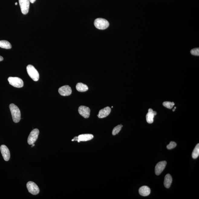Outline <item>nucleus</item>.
<instances>
[{
	"instance_id": "9b49d317",
	"label": "nucleus",
	"mask_w": 199,
	"mask_h": 199,
	"mask_svg": "<svg viewBox=\"0 0 199 199\" xmlns=\"http://www.w3.org/2000/svg\"><path fill=\"white\" fill-rule=\"evenodd\" d=\"M167 164L165 161H160L156 165L155 167V174L157 175H159L164 170Z\"/></svg>"
},
{
	"instance_id": "f8f14e48",
	"label": "nucleus",
	"mask_w": 199,
	"mask_h": 199,
	"mask_svg": "<svg viewBox=\"0 0 199 199\" xmlns=\"http://www.w3.org/2000/svg\"><path fill=\"white\" fill-rule=\"evenodd\" d=\"M111 111V109L109 107L104 108V109H101L99 111V113L97 115V116L100 119L106 117L108 116Z\"/></svg>"
},
{
	"instance_id": "9d476101",
	"label": "nucleus",
	"mask_w": 199,
	"mask_h": 199,
	"mask_svg": "<svg viewBox=\"0 0 199 199\" xmlns=\"http://www.w3.org/2000/svg\"><path fill=\"white\" fill-rule=\"evenodd\" d=\"M0 149L5 161H9L10 158V152L7 147L5 145H2L0 148Z\"/></svg>"
},
{
	"instance_id": "423d86ee",
	"label": "nucleus",
	"mask_w": 199,
	"mask_h": 199,
	"mask_svg": "<svg viewBox=\"0 0 199 199\" xmlns=\"http://www.w3.org/2000/svg\"><path fill=\"white\" fill-rule=\"evenodd\" d=\"M39 134V131L38 129H33L30 132L28 138V144L32 145L34 144L38 139Z\"/></svg>"
},
{
	"instance_id": "a878e982",
	"label": "nucleus",
	"mask_w": 199,
	"mask_h": 199,
	"mask_svg": "<svg viewBox=\"0 0 199 199\" xmlns=\"http://www.w3.org/2000/svg\"><path fill=\"white\" fill-rule=\"evenodd\" d=\"M3 60V57L1 56H0V62L2 61Z\"/></svg>"
},
{
	"instance_id": "2eb2a0df",
	"label": "nucleus",
	"mask_w": 199,
	"mask_h": 199,
	"mask_svg": "<svg viewBox=\"0 0 199 199\" xmlns=\"http://www.w3.org/2000/svg\"><path fill=\"white\" fill-rule=\"evenodd\" d=\"M172 182V178L169 174H167L165 178L164 184L165 188H170Z\"/></svg>"
},
{
	"instance_id": "b1692460",
	"label": "nucleus",
	"mask_w": 199,
	"mask_h": 199,
	"mask_svg": "<svg viewBox=\"0 0 199 199\" xmlns=\"http://www.w3.org/2000/svg\"><path fill=\"white\" fill-rule=\"evenodd\" d=\"M78 140V136H76V137H74L73 139L72 140V141H77Z\"/></svg>"
},
{
	"instance_id": "bb28decb",
	"label": "nucleus",
	"mask_w": 199,
	"mask_h": 199,
	"mask_svg": "<svg viewBox=\"0 0 199 199\" xmlns=\"http://www.w3.org/2000/svg\"><path fill=\"white\" fill-rule=\"evenodd\" d=\"M153 110L152 109H149V110H148V112H153Z\"/></svg>"
},
{
	"instance_id": "6ab92c4d",
	"label": "nucleus",
	"mask_w": 199,
	"mask_h": 199,
	"mask_svg": "<svg viewBox=\"0 0 199 199\" xmlns=\"http://www.w3.org/2000/svg\"><path fill=\"white\" fill-rule=\"evenodd\" d=\"M199 155V144H197L194 149L192 156L194 159H196L198 157Z\"/></svg>"
},
{
	"instance_id": "f257e3e1",
	"label": "nucleus",
	"mask_w": 199,
	"mask_h": 199,
	"mask_svg": "<svg viewBox=\"0 0 199 199\" xmlns=\"http://www.w3.org/2000/svg\"><path fill=\"white\" fill-rule=\"evenodd\" d=\"M9 108L13 121L15 123L19 122L21 119V113L19 108L14 104H10Z\"/></svg>"
},
{
	"instance_id": "5701e85b",
	"label": "nucleus",
	"mask_w": 199,
	"mask_h": 199,
	"mask_svg": "<svg viewBox=\"0 0 199 199\" xmlns=\"http://www.w3.org/2000/svg\"><path fill=\"white\" fill-rule=\"evenodd\" d=\"M177 146V144L176 143L174 142H170L169 144H168V146H167V148H168V149H173V148H175Z\"/></svg>"
},
{
	"instance_id": "4468645a",
	"label": "nucleus",
	"mask_w": 199,
	"mask_h": 199,
	"mask_svg": "<svg viewBox=\"0 0 199 199\" xmlns=\"http://www.w3.org/2000/svg\"><path fill=\"white\" fill-rule=\"evenodd\" d=\"M139 192L140 194L142 196H147L151 193V190L148 186H143L139 188Z\"/></svg>"
},
{
	"instance_id": "4be33fe9",
	"label": "nucleus",
	"mask_w": 199,
	"mask_h": 199,
	"mask_svg": "<svg viewBox=\"0 0 199 199\" xmlns=\"http://www.w3.org/2000/svg\"><path fill=\"white\" fill-rule=\"evenodd\" d=\"M191 54L195 56H199V48H195L193 49L191 51Z\"/></svg>"
},
{
	"instance_id": "f03ea898",
	"label": "nucleus",
	"mask_w": 199,
	"mask_h": 199,
	"mask_svg": "<svg viewBox=\"0 0 199 199\" xmlns=\"http://www.w3.org/2000/svg\"><path fill=\"white\" fill-rule=\"evenodd\" d=\"M26 69L30 77L34 81H38L39 79V74L34 67L32 65H29L27 67Z\"/></svg>"
},
{
	"instance_id": "f3484780",
	"label": "nucleus",
	"mask_w": 199,
	"mask_h": 199,
	"mask_svg": "<svg viewBox=\"0 0 199 199\" xmlns=\"http://www.w3.org/2000/svg\"><path fill=\"white\" fill-rule=\"evenodd\" d=\"M0 47L6 49H10L11 48V45L9 41L2 40L0 41Z\"/></svg>"
},
{
	"instance_id": "412c9836",
	"label": "nucleus",
	"mask_w": 199,
	"mask_h": 199,
	"mask_svg": "<svg viewBox=\"0 0 199 199\" xmlns=\"http://www.w3.org/2000/svg\"><path fill=\"white\" fill-rule=\"evenodd\" d=\"M163 106L168 109H171L175 105V103L170 102H165L163 103Z\"/></svg>"
},
{
	"instance_id": "7ed1b4c3",
	"label": "nucleus",
	"mask_w": 199,
	"mask_h": 199,
	"mask_svg": "<svg viewBox=\"0 0 199 199\" xmlns=\"http://www.w3.org/2000/svg\"><path fill=\"white\" fill-rule=\"evenodd\" d=\"M94 26L97 29L104 30L108 28L109 23L107 20L102 18H97L94 21Z\"/></svg>"
},
{
	"instance_id": "aec40b11",
	"label": "nucleus",
	"mask_w": 199,
	"mask_h": 199,
	"mask_svg": "<svg viewBox=\"0 0 199 199\" xmlns=\"http://www.w3.org/2000/svg\"><path fill=\"white\" fill-rule=\"evenodd\" d=\"M123 126L120 125H118L115 127L112 131V134L113 135H115L119 133L121 129V128Z\"/></svg>"
},
{
	"instance_id": "c756f323",
	"label": "nucleus",
	"mask_w": 199,
	"mask_h": 199,
	"mask_svg": "<svg viewBox=\"0 0 199 199\" xmlns=\"http://www.w3.org/2000/svg\"><path fill=\"white\" fill-rule=\"evenodd\" d=\"M18 5V3H17V2L15 3V5Z\"/></svg>"
},
{
	"instance_id": "dca6fc26",
	"label": "nucleus",
	"mask_w": 199,
	"mask_h": 199,
	"mask_svg": "<svg viewBox=\"0 0 199 199\" xmlns=\"http://www.w3.org/2000/svg\"><path fill=\"white\" fill-rule=\"evenodd\" d=\"M77 90L79 92H85L88 90L87 86L82 83H79L76 85Z\"/></svg>"
},
{
	"instance_id": "1a4fd4ad",
	"label": "nucleus",
	"mask_w": 199,
	"mask_h": 199,
	"mask_svg": "<svg viewBox=\"0 0 199 199\" xmlns=\"http://www.w3.org/2000/svg\"><path fill=\"white\" fill-rule=\"evenodd\" d=\"M58 92L60 95L68 96L71 94L72 90L70 86L65 85L60 87L58 89Z\"/></svg>"
},
{
	"instance_id": "20e7f679",
	"label": "nucleus",
	"mask_w": 199,
	"mask_h": 199,
	"mask_svg": "<svg viewBox=\"0 0 199 199\" xmlns=\"http://www.w3.org/2000/svg\"><path fill=\"white\" fill-rule=\"evenodd\" d=\"M8 81L10 85L17 88H21L24 85L23 80L19 77H10Z\"/></svg>"
},
{
	"instance_id": "39448f33",
	"label": "nucleus",
	"mask_w": 199,
	"mask_h": 199,
	"mask_svg": "<svg viewBox=\"0 0 199 199\" xmlns=\"http://www.w3.org/2000/svg\"><path fill=\"white\" fill-rule=\"evenodd\" d=\"M27 188L29 193L34 195H36L39 193L40 190L38 185L32 181L28 182L27 184Z\"/></svg>"
},
{
	"instance_id": "c85d7f7f",
	"label": "nucleus",
	"mask_w": 199,
	"mask_h": 199,
	"mask_svg": "<svg viewBox=\"0 0 199 199\" xmlns=\"http://www.w3.org/2000/svg\"><path fill=\"white\" fill-rule=\"evenodd\" d=\"M32 145V147H33V146H35V144H33Z\"/></svg>"
},
{
	"instance_id": "0eeeda50",
	"label": "nucleus",
	"mask_w": 199,
	"mask_h": 199,
	"mask_svg": "<svg viewBox=\"0 0 199 199\" xmlns=\"http://www.w3.org/2000/svg\"><path fill=\"white\" fill-rule=\"evenodd\" d=\"M21 13L23 15L28 14L29 11L30 0H18Z\"/></svg>"
},
{
	"instance_id": "cd10ccee",
	"label": "nucleus",
	"mask_w": 199,
	"mask_h": 199,
	"mask_svg": "<svg viewBox=\"0 0 199 199\" xmlns=\"http://www.w3.org/2000/svg\"><path fill=\"white\" fill-rule=\"evenodd\" d=\"M176 107H175V109H173V111H175V109H176Z\"/></svg>"
},
{
	"instance_id": "a211bd4d",
	"label": "nucleus",
	"mask_w": 199,
	"mask_h": 199,
	"mask_svg": "<svg viewBox=\"0 0 199 199\" xmlns=\"http://www.w3.org/2000/svg\"><path fill=\"white\" fill-rule=\"evenodd\" d=\"M155 114L153 112H148L146 116V119L147 122L149 124H152L153 122V119Z\"/></svg>"
},
{
	"instance_id": "393cba45",
	"label": "nucleus",
	"mask_w": 199,
	"mask_h": 199,
	"mask_svg": "<svg viewBox=\"0 0 199 199\" xmlns=\"http://www.w3.org/2000/svg\"><path fill=\"white\" fill-rule=\"evenodd\" d=\"M30 2H31L32 3H34L35 2V1H36V0H30Z\"/></svg>"
},
{
	"instance_id": "6e6552de",
	"label": "nucleus",
	"mask_w": 199,
	"mask_h": 199,
	"mask_svg": "<svg viewBox=\"0 0 199 199\" xmlns=\"http://www.w3.org/2000/svg\"><path fill=\"white\" fill-rule=\"evenodd\" d=\"M79 113L85 119L88 118L90 116V110L88 107L81 106L79 107L78 109Z\"/></svg>"
},
{
	"instance_id": "ddd939ff",
	"label": "nucleus",
	"mask_w": 199,
	"mask_h": 199,
	"mask_svg": "<svg viewBox=\"0 0 199 199\" xmlns=\"http://www.w3.org/2000/svg\"><path fill=\"white\" fill-rule=\"evenodd\" d=\"M93 135L90 134H85L79 135L78 136V140L77 141L78 142H80L81 141H87L91 140L93 138Z\"/></svg>"
}]
</instances>
